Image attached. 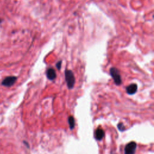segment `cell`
Instances as JSON below:
<instances>
[{
    "instance_id": "52a82bcc",
    "label": "cell",
    "mask_w": 154,
    "mask_h": 154,
    "mask_svg": "<svg viewBox=\"0 0 154 154\" xmlns=\"http://www.w3.org/2000/svg\"><path fill=\"white\" fill-rule=\"evenodd\" d=\"M46 76L47 78L50 80H54L55 79L57 75L55 70L52 68L48 69L46 71Z\"/></svg>"
},
{
    "instance_id": "5b68a950",
    "label": "cell",
    "mask_w": 154,
    "mask_h": 154,
    "mask_svg": "<svg viewBox=\"0 0 154 154\" xmlns=\"http://www.w3.org/2000/svg\"><path fill=\"white\" fill-rule=\"evenodd\" d=\"M105 135V133H104V131L102 128H98L95 131V137L96 140H101L103 137Z\"/></svg>"
},
{
    "instance_id": "ba28073f",
    "label": "cell",
    "mask_w": 154,
    "mask_h": 154,
    "mask_svg": "<svg viewBox=\"0 0 154 154\" xmlns=\"http://www.w3.org/2000/svg\"><path fill=\"white\" fill-rule=\"evenodd\" d=\"M68 122H69L70 129H74L75 127V119H74V118L72 116H70L68 119Z\"/></svg>"
},
{
    "instance_id": "7a4b0ae2",
    "label": "cell",
    "mask_w": 154,
    "mask_h": 154,
    "mask_svg": "<svg viewBox=\"0 0 154 154\" xmlns=\"http://www.w3.org/2000/svg\"><path fill=\"white\" fill-rule=\"evenodd\" d=\"M110 75L114 79L115 84L117 86H119L122 84V79L120 75V72L116 68H111L110 70Z\"/></svg>"
},
{
    "instance_id": "277c9868",
    "label": "cell",
    "mask_w": 154,
    "mask_h": 154,
    "mask_svg": "<svg viewBox=\"0 0 154 154\" xmlns=\"http://www.w3.org/2000/svg\"><path fill=\"white\" fill-rule=\"evenodd\" d=\"M17 78L16 77L10 76L6 77L2 82V84L6 87H10L13 86L17 81Z\"/></svg>"
},
{
    "instance_id": "8992f818",
    "label": "cell",
    "mask_w": 154,
    "mask_h": 154,
    "mask_svg": "<svg viewBox=\"0 0 154 154\" xmlns=\"http://www.w3.org/2000/svg\"><path fill=\"white\" fill-rule=\"evenodd\" d=\"M126 92L129 95H133L137 92V85L136 84H131L126 87Z\"/></svg>"
},
{
    "instance_id": "30bf717a",
    "label": "cell",
    "mask_w": 154,
    "mask_h": 154,
    "mask_svg": "<svg viewBox=\"0 0 154 154\" xmlns=\"http://www.w3.org/2000/svg\"><path fill=\"white\" fill-rule=\"evenodd\" d=\"M61 61H60L56 64V67L59 70H60L61 69Z\"/></svg>"
},
{
    "instance_id": "6da1fadb",
    "label": "cell",
    "mask_w": 154,
    "mask_h": 154,
    "mask_svg": "<svg viewBox=\"0 0 154 154\" xmlns=\"http://www.w3.org/2000/svg\"><path fill=\"white\" fill-rule=\"evenodd\" d=\"M65 79L67 85L69 88L74 87L75 83V78L72 71L68 69L65 70Z\"/></svg>"
},
{
    "instance_id": "9c48e42d",
    "label": "cell",
    "mask_w": 154,
    "mask_h": 154,
    "mask_svg": "<svg viewBox=\"0 0 154 154\" xmlns=\"http://www.w3.org/2000/svg\"><path fill=\"white\" fill-rule=\"evenodd\" d=\"M117 127L120 131H124L125 129V127L122 123H119L117 125Z\"/></svg>"
},
{
    "instance_id": "3957f363",
    "label": "cell",
    "mask_w": 154,
    "mask_h": 154,
    "mask_svg": "<svg viewBox=\"0 0 154 154\" xmlns=\"http://www.w3.org/2000/svg\"><path fill=\"white\" fill-rule=\"evenodd\" d=\"M137 147V144L134 142L129 143L125 148V154H134Z\"/></svg>"
}]
</instances>
